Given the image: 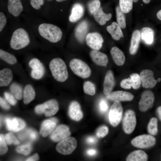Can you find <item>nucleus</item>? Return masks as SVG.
Returning <instances> with one entry per match:
<instances>
[{"label": "nucleus", "mask_w": 161, "mask_h": 161, "mask_svg": "<svg viewBox=\"0 0 161 161\" xmlns=\"http://www.w3.org/2000/svg\"><path fill=\"white\" fill-rule=\"evenodd\" d=\"M157 111L159 118L161 120V106H160L157 108Z\"/></svg>", "instance_id": "obj_54"}, {"label": "nucleus", "mask_w": 161, "mask_h": 161, "mask_svg": "<svg viewBox=\"0 0 161 161\" xmlns=\"http://www.w3.org/2000/svg\"><path fill=\"white\" fill-rule=\"evenodd\" d=\"M158 120L157 118L154 117L150 120L147 127L148 132L151 135H156L158 132Z\"/></svg>", "instance_id": "obj_35"}, {"label": "nucleus", "mask_w": 161, "mask_h": 161, "mask_svg": "<svg viewBox=\"0 0 161 161\" xmlns=\"http://www.w3.org/2000/svg\"><path fill=\"white\" fill-rule=\"evenodd\" d=\"M133 0V1L134 2H137L138 1V0Z\"/></svg>", "instance_id": "obj_58"}, {"label": "nucleus", "mask_w": 161, "mask_h": 161, "mask_svg": "<svg viewBox=\"0 0 161 161\" xmlns=\"http://www.w3.org/2000/svg\"><path fill=\"white\" fill-rule=\"evenodd\" d=\"M141 38L140 32L139 30H135L132 34L129 52L131 55L135 54L137 52Z\"/></svg>", "instance_id": "obj_26"}, {"label": "nucleus", "mask_w": 161, "mask_h": 161, "mask_svg": "<svg viewBox=\"0 0 161 161\" xmlns=\"http://www.w3.org/2000/svg\"><path fill=\"white\" fill-rule=\"evenodd\" d=\"M49 68L52 76L56 81L62 82L68 78L67 66L61 58H56L52 59L49 64Z\"/></svg>", "instance_id": "obj_1"}, {"label": "nucleus", "mask_w": 161, "mask_h": 161, "mask_svg": "<svg viewBox=\"0 0 161 161\" xmlns=\"http://www.w3.org/2000/svg\"><path fill=\"white\" fill-rule=\"evenodd\" d=\"M120 86L125 89H130L132 87V83L130 77L123 80L120 83Z\"/></svg>", "instance_id": "obj_46"}, {"label": "nucleus", "mask_w": 161, "mask_h": 161, "mask_svg": "<svg viewBox=\"0 0 161 161\" xmlns=\"http://www.w3.org/2000/svg\"><path fill=\"white\" fill-rule=\"evenodd\" d=\"M132 83V87L136 89L139 88L141 84L140 75L137 73L131 74L130 75Z\"/></svg>", "instance_id": "obj_38"}, {"label": "nucleus", "mask_w": 161, "mask_h": 161, "mask_svg": "<svg viewBox=\"0 0 161 161\" xmlns=\"http://www.w3.org/2000/svg\"><path fill=\"white\" fill-rule=\"evenodd\" d=\"M44 0H30L32 6L36 10H38L44 4Z\"/></svg>", "instance_id": "obj_47"}, {"label": "nucleus", "mask_w": 161, "mask_h": 161, "mask_svg": "<svg viewBox=\"0 0 161 161\" xmlns=\"http://www.w3.org/2000/svg\"><path fill=\"white\" fill-rule=\"evenodd\" d=\"M148 160L147 154L144 151L141 150L134 151L127 156V161H146Z\"/></svg>", "instance_id": "obj_29"}, {"label": "nucleus", "mask_w": 161, "mask_h": 161, "mask_svg": "<svg viewBox=\"0 0 161 161\" xmlns=\"http://www.w3.org/2000/svg\"><path fill=\"white\" fill-rule=\"evenodd\" d=\"M30 38L26 31L22 28H19L13 32L10 42L11 47L15 50L24 48L30 43Z\"/></svg>", "instance_id": "obj_3"}, {"label": "nucleus", "mask_w": 161, "mask_h": 161, "mask_svg": "<svg viewBox=\"0 0 161 161\" xmlns=\"http://www.w3.org/2000/svg\"><path fill=\"white\" fill-rule=\"evenodd\" d=\"M66 0H56L58 2H61Z\"/></svg>", "instance_id": "obj_57"}, {"label": "nucleus", "mask_w": 161, "mask_h": 161, "mask_svg": "<svg viewBox=\"0 0 161 161\" xmlns=\"http://www.w3.org/2000/svg\"><path fill=\"white\" fill-rule=\"evenodd\" d=\"M110 53L115 63L117 65H123L125 63V57L122 51L116 47L112 48Z\"/></svg>", "instance_id": "obj_25"}, {"label": "nucleus", "mask_w": 161, "mask_h": 161, "mask_svg": "<svg viewBox=\"0 0 161 161\" xmlns=\"http://www.w3.org/2000/svg\"><path fill=\"white\" fill-rule=\"evenodd\" d=\"M39 157L37 153L29 157L26 159V161H37L39 160Z\"/></svg>", "instance_id": "obj_53"}, {"label": "nucleus", "mask_w": 161, "mask_h": 161, "mask_svg": "<svg viewBox=\"0 0 161 161\" xmlns=\"http://www.w3.org/2000/svg\"><path fill=\"white\" fill-rule=\"evenodd\" d=\"M58 110V102L54 99L50 100L43 103L37 105L35 108V111L37 114H44L46 117L54 115Z\"/></svg>", "instance_id": "obj_5"}, {"label": "nucleus", "mask_w": 161, "mask_h": 161, "mask_svg": "<svg viewBox=\"0 0 161 161\" xmlns=\"http://www.w3.org/2000/svg\"><path fill=\"white\" fill-rule=\"evenodd\" d=\"M133 0H119V6L124 13L130 12L133 8Z\"/></svg>", "instance_id": "obj_36"}, {"label": "nucleus", "mask_w": 161, "mask_h": 161, "mask_svg": "<svg viewBox=\"0 0 161 161\" xmlns=\"http://www.w3.org/2000/svg\"><path fill=\"white\" fill-rule=\"evenodd\" d=\"M5 123L7 129L14 132L22 130L26 126L25 122L21 119L18 118H7L5 120Z\"/></svg>", "instance_id": "obj_17"}, {"label": "nucleus", "mask_w": 161, "mask_h": 161, "mask_svg": "<svg viewBox=\"0 0 161 161\" xmlns=\"http://www.w3.org/2000/svg\"><path fill=\"white\" fill-rule=\"evenodd\" d=\"M83 89L84 93L89 95L93 96L95 93V85L90 81H86L84 83Z\"/></svg>", "instance_id": "obj_37"}, {"label": "nucleus", "mask_w": 161, "mask_h": 161, "mask_svg": "<svg viewBox=\"0 0 161 161\" xmlns=\"http://www.w3.org/2000/svg\"><path fill=\"white\" fill-rule=\"evenodd\" d=\"M70 69L77 76L83 78H89L91 74V70L84 61L78 58L72 59L69 63Z\"/></svg>", "instance_id": "obj_4"}, {"label": "nucleus", "mask_w": 161, "mask_h": 161, "mask_svg": "<svg viewBox=\"0 0 161 161\" xmlns=\"http://www.w3.org/2000/svg\"><path fill=\"white\" fill-rule=\"evenodd\" d=\"M97 150L94 148H89L86 151V154L88 156H93L97 154Z\"/></svg>", "instance_id": "obj_52"}, {"label": "nucleus", "mask_w": 161, "mask_h": 161, "mask_svg": "<svg viewBox=\"0 0 161 161\" xmlns=\"http://www.w3.org/2000/svg\"><path fill=\"white\" fill-rule=\"evenodd\" d=\"M156 139L153 136L149 134L138 136L132 140L131 144L135 147L142 148H147L154 146Z\"/></svg>", "instance_id": "obj_8"}, {"label": "nucleus", "mask_w": 161, "mask_h": 161, "mask_svg": "<svg viewBox=\"0 0 161 161\" xmlns=\"http://www.w3.org/2000/svg\"><path fill=\"white\" fill-rule=\"evenodd\" d=\"M70 134L69 127L65 125H61L53 131L50 137L54 142H58L69 137Z\"/></svg>", "instance_id": "obj_12"}, {"label": "nucleus", "mask_w": 161, "mask_h": 161, "mask_svg": "<svg viewBox=\"0 0 161 161\" xmlns=\"http://www.w3.org/2000/svg\"><path fill=\"white\" fill-rule=\"evenodd\" d=\"M35 92L33 86L27 84L25 86L23 92V102L25 104L30 103L35 98Z\"/></svg>", "instance_id": "obj_28"}, {"label": "nucleus", "mask_w": 161, "mask_h": 161, "mask_svg": "<svg viewBox=\"0 0 161 161\" xmlns=\"http://www.w3.org/2000/svg\"><path fill=\"white\" fill-rule=\"evenodd\" d=\"M115 80L112 71L109 70L105 75L103 84V92L107 95L113 89L115 85Z\"/></svg>", "instance_id": "obj_19"}, {"label": "nucleus", "mask_w": 161, "mask_h": 161, "mask_svg": "<svg viewBox=\"0 0 161 161\" xmlns=\"http://www.w3.org/2000/svg\"><path fill=\"white\" fill-rule=\"evenodd\" d=\"M7 143L5 140L4 136L3 134L0 135V153L3 154L6 153L8 150L7 145Z\"/></svg>", "instance_id": "obj_43"}, {"label": "nucleus", "mask_w": 161, "mask_h": 161, "mask_svg": "<svg viewBox=\"0 0 161 161\" xmlns=\"http://www.w3.org/2000/svg\"><path fill=\"white\" fill-rule=\"evenodd\" d=\"M100 2L99 0H92L88 4L89 12L91 14H94L100 7Z\"/></svg>", "instance_id": "obj_40"}, {"label": "nucleus", "mask_w": 161, "mask_h": 161, "mask_svg": "<svg viewBox=\"0 0 161 161\" xmlns=\"http://www.w3.org/2000/svg\"><path fill=\"white\" fill-rule=\"evenodd\" d=\"M10 90L17 100H20L22 97L23 91L21 86L18 84L16 83H12L10 86Z\"/></svg>", "instance_id": "obj_33"}, {"label": "nucleus", "mask_w": 161, "mask_h": 161, "mask_svg": "<svg viewBox=\"0 0 161 161\" xmlns=\"http://www.w3.org/2000/svg\"><path fill=\"white\" fill-rule=\"evenodd\" d=\"M7 8L10 13L15 17L18 16L23 10L20 0H8Z\"/></svg>", "instance_id": "obj_21"}, {"label": "nucleus", "mask_w": 161, "mask_h": 161, "mask_svg": "<svg viewBox=\"0 0 161 161\" xmlns=\"http://www.w3.org/2000/svg\"><path fill=\"white\" fill-rule=\"evenodd\" d=\"M154 100V94L151 91H144L141 95V99L138 104L140 110L144 112L151 108L153 105Z\"/></svg>", "instance_id": "obj_13"}, {"label": "nucleus", "mask_w": 161, "mask_h": 161, "mask_svg": "<svg viewBox=\"0 0 161 161\" xmlns=\"http://www.w3.org/2000/svg\"><path fill=\"white\" fill-rule=\"evenodd\" d=\"M38 30L42 37L52 43L59 41L62 36L61 29L52 24L42 23L39 26Z\"/></svg>", "instance_id": "obj_2"}, {"label": "nucleus", "mask_w": 161, "mask_h": 161, "mask_svg": "<svg viewBox=\"0 0 161 161\" xmlns=\"http://www.w3.org/2000/svg\"><path fill=\"white\" fill-rule=\"evenodd\" d=\"M86 142L89 145H93L96 144L97 142V138L94 136H89L86 139Z\"/></svg>", "instance_id": "obj_49"}, {"label": "nucleus", "mask_w": 161, "mask_h": 161, "mask_svg": "<svg viewBox=\"0 0 161 161\" xmlns=\"http://www.w3.org/2000/svg\"><path fill=\"white\" fill-rule=\"evenodd\" d=\"M106 29L113 38L115 40H119L121 38L123 37L120 27L116 22H112L111 25L107 27Z\"/></svg>", "instance_id": "obj_27"}, {"label": "nucleus", "mask_w": 161, "mask_h": 161, "mask_svg": "<svg viewBox=\"0 0 161 161\" xmlns=\"http://www.w3.org/2000/svg\"><path fill=\"white\" fill-rule=\"evenodd\" d=\"M0 106L5 109L8 110L10 108V105L4 99L0 97Z\"/></svg>", "instance_id": "obj_50"}, {"label": "nucleus", "mask_w": 161, "mask_h": 161, "mask_svg": "<svg viewBox=\"0 0 161 161\" xmlns=\"http://www.w3.org/2000/svg\"><path fill=\"white\" fill-rule=\"evenodd\" d=\"M93 14L96 21L102 25L109 20L112 16L111 13L106 14L104 13L101 7H100Z\"/></svg>", "instance_id": "obj_30"}, {"label": "nucleus", "mask_w": 161, "mask_h": 161, "mask_svg": "<svg viewBox=\"0 0 161 161\" xmlns=\"http://www.w3.org/2000/svg\"><path fill=\"white\" fill-rule=\"evenodd\" d=\"M29 65L32 69L31 75L35 79H39L43 77L45 73L44 66L38 58H34L29 62Z\"/></svg>", "instance_id": "obj_11"}, {"label": "nucleus", "mask_w": 161, "mask_h": 161, "mask_svg": "<svg viewBox=\"0 0 161 161\" xmlns=\"http://www.w3.org/2000/svg\"><path fill=\"white\" fill-rule=\"evenodd\" d=\"M143 2L145 4H148L150 1L151 0H142Z\"/></svg>", "instance_id": "obj_56"}, {"label": "nucleus", "mask_w": 161, "mask_h": 161, "mask_svg": "<svg viewBox=\"0 0 161 161\" xmlns=\"http://www.w3.org/2000/svg\"><path fill=\"white\" fill-rule=\"evenodd\" d=\"M7 23V19L4 14L2 12L0 13V31L3 30Z\"/></svg>", "instance_id": "obj_48"}, {"label": "nucleus", "mask_w": 161, "mask_h": 161, "mask_svg": "<svg viewBox=\"0 0 161 161\" xmlns=\"http://www.w3.org/2000/svg\"><path fill=\"white\" fill-rule=\"evenodd\" d=\"M157 18L161 21V9L159 10L157 14Z\"/></svg>", "instance_id": "obj_55"}, {"label": "nucleus", "mask_w": 161, "mask_h": 161, "mask_svg": "<svg viewBox=\"0 0 161 161\" xmlns=\"http://www.w3.org/2000/svg\"><path fill=\"white\" fill-rule=\"evenodd\" d=\"M28 132L29 137L31 140H34L37 138L38 134L36 131L32 129H30Z\"/></svg>", "instance_id": "obj_51"}, {"label": "nucleus", "mask_w": 161, "mask_h": 161, "mask_svg": "<svg viewBox=\"0 0 161 161\" xmlns=\"http://www.w3.org/2000/svg\"><path fill=\"white\" fill-rule=\"evenodd\" d=\"M0 57L4 61L11 65L15 64L17 62L14 55L1 49H0Z\"/></svg>", "instance_id": "obj_32"}, {"label": "nucleus", "mask_w": 161, "mask_h": 161, "mask_svg": "<svg viewBox=\"0 0 161 161\" xmlns=\"http://www.w3.org/2000/svg\"><path fill=\"white\" fill-rule=\"evenodd\" d=\"M4 138L7 143L8 145L12 144L18 145L20 142L14 135L12 133L10 132L5 134Z\"/></svg>", "instance_id": "obj_41"}, {"label": "nucleus", "mask_w": 161, "mask_h": 161, "mask_svg": "<svg viewBox=\"0 0 161 161\" xmlns=\"http://www.w3.org/2000/svg\"><path fill=\"white\" fill-rule=\"evenodd\" d=\"M88 29V24L85 20L81 21L76 27L75 30V35L79 41H83L87 35Z\"/></svg>", "instance_id": "obj_20"}, {"label": "nucleus", "mask_w": 161, "mask_h": 161, "mask_svg": "<svg viewBox=\"0 0 161 161\" xmlns=\"http://www.w3.org/2000/svg\"><path fill=\"white\" fill-rule=\"evenodd\" d=\"M109 129L106 126L103 125L99 127L96 132V135L98 138L105 137L108 133Z\"/></svg>", "instance_id": "obj_42"}, {"label": "nucleus", "mask_w": 161, "mask_h": 161, "mask_svg": "<svg viewBox=\"0 0 161 161\" xmlns=\"http://www.w3.org/2000/svg\"><path fill=\"white\" fill-rule=\"evenodd\" d=\"M90 57L96 65L101 66H106L108 62L107 55L97 50H93L90 52Z\"/></svg>", "instance_id": "obj_18"}, {"label": "nucleus", "mask_w": 161, "mask_h": 161, "mask_svg": "<svg viewBox=\"0 0 161 161\" xmlns=\"http://www.w3.org/2000/svg\"><path fill=\"white\" fill-rule=\"evenodd\" d=\"M137 120L134 112L129 109L125 113L123 119L122 125L124 131L127 134H131L134 130Z\"/></svg>", "instance_id": "obj_9"}, {"label": "nucleus", "mask_w": 161, "mask_h": 161, "mask_svg": "<svg viewBox=\"0 0 161 161\" xmlns=\"http://www.w3.org/2000/svg\"><path fill=\"white\" fill-rule=\"evenodd\" d=\"M86 40L87 45L93 50H98L102 46L103 39L101 35L97 32L87 34Z\"/></svg>", "instance_id": "obj_14"}, {"label": "nucleus", "mask_w": 161, "mask_h": 161, "mask_svg": "<svg viewBox=\"0 0 161 161\" xmlns=\"http://www.w3.org/2000/svg\"><path fill=\"white\" fill-rule=\"evenodd\" d=\"M13 75L12 70L5 68L0 71V86H6L8 85L12 81Z\"/></svg>", "instance_id": "obj_23"}, {"label": "nucleus", "mask_w": 161, "mask_h": 161, "mask_svg": "<svg viewBox=\"0 0 161 161\" xmlns=\"http://www.w3.org/2000/svg\"><path fill=\"white\" fill-rule=\"evenodd\" d=\"M84 9L83 5L79 3L74 4L72 9L69 19L71 22H75L80 19L83 16Z\"/></svg>", "instance_id": "obj_24"}, {"label": "nucleus", "mask_w": 161, "mask_h": 161, "mask_svg": "<svg viewBox=\"0 0 161 161\" xmlns=\"http://www.w3.org/2000/svg\"><path fill=\"white\" fill-rule=\"evenodd\" d=\"M141 37L143 41L146 44H151L153 42L154 32L149 27H144L141 30Z\"/></svg>", "instance_id": "obj_31"}, {"label": "nucleus", "mask_w": 161, "mask_h": 161, "mask_svg": "<svg viewBox=\"0 0 161 161\" xmlns=\"http://www.w3.org/2000/svg\"><path fill=\"white\" fill-rule=\"evenodd\" d=\"M32 150V146L29 143L21 145L18 147L16 149V151L18 153L27 155L29 154Z\"/></svg>", "instance_id": "obj_39"}, {"label": "nucleus", "mask_w": 161, "mask_h": 161, "mask_svg": "<svg viewBox=\"0 0 161 161\" xmlns=\"http://www.w3.org/2000/svg\"><path fill=\"white\" fill-rule=\"evenodd\" d=\"M68 113L70 118L75 121H79L83 117V114L80 106L76 101H73L70 103Z\"/></svg>", "instance_id": "obj_16"}, {"label": "nucleus", "mask_w": 161, "mask_h": 161, "mask_svg": "<svg viewBox=\"0 0 161 161\" xmlns=\"http://www.w3.org/2000/svg\"><path fill=\"white\" fill-rule=\"evenodd\" d=\"M77 145L76 139L74 137H69L59 142L56 146V149L61 154L68 155L73 152Z\"/></svg>", "instance_id": "obj_7"}, {"label": "nucleus", "mask_w": 161, "mask_h": 161, "mask_svg": "<svg viewBox=\"0 0 161 161\" xmlns=\"http://www.w3.org/2000/svg\"><path fill=\"white\" fill-rule=\"evenodd\" d=\"M57 123L51 119L46 120L42 123L40 130V133L43 137H47L54 130Z\"/></svg>", "instance_id": "obj_22"}, {"label": "nucleus", "mask_w": 161, "mask_h": 161, "mask_svg": "<svg viewBox=\"0 0 161 161\" xmlns=\"http://www.w3.org/2000/svg\"><path fill=\"white\" fill-rule=\"evenodd\" d=\"M99 108L100 112L102 113H104L107 111L108 105L105 100L102 99L100 100L99 104Z\"/></svg>", "instance_id": "obj_45"}, {"label": "nucleus", "mask_w": 161, "mask_h": 161, "mask_svg": "<svg viewBox=\"0 0 161 161\" xmlns=\"http://www.w3.org/2000/svg\"><path fill=\"white\" fill-rule=\"evenodd\" d=\"M106 98L110 100L119 101H131L134 97V95L131 93L126 91H117L111 92L106 95Z\"/></svg>", "instance_id": "obj_15"}, {"label": "nucleus", "mask_w": 161, "mask_h": 161, "mask_svg": "<svg viewBox=\"0 0 161 161\" xmlns=\"http://www.w3.org/2000/svg\"><path fill=\"white\" fill-rule=\"evenodd\" d=\"M117 20V24L121 28L124 29L126 26V19L124 13L122 11L119 6L116 8Z\"/></svg>", "instance_id": "obj_34"}, {"label": "nucleus", "mask_w": 161, "mask_h": 161, "mask_svg": "<svg viewBox=\"0 0 161 161\" xmlns=\"http://www.w3.org/2000/svg\"><path fill=\"white\" fill-rule=\"evenodd\" d=\"M123 114V109L120 101L116 100L111 106L109 112V122L112 126H116L120 122Z\"/></svg>", "instance_id": "obj_6"}, {"label": "nucleus", "mask_w": 161, "mask_h": 161, "mask_svg": "<svg viewBox=\"0 0 161 161\" xmlns=\"http://www.w3.org/2000/svg\"><path fill=\"white\" fill-rule=\"evenodd\" d=\"M141 83L145 88H152L154 87L157 82H160L161 79L159 78L155 80L154 77L153 72L149 69H144L140 73Z\"/></svg>", "instance_id": "obj_10"}, {"label": "nucleus", "mask_w": 161, "mask_h": 161, "mask_svg": "<svg viewBox=\"0 0 161 161\" xmlns=\"http://www.w3.org/2000/svg\"><path fill=\"white\" fill-rule=\"evenodd\" d=\"M4 97L6 100L12 105H15L17 103V101L15 96L12 94L5 92L4 93Z\"/></svg>", "instance_id": "obj_44"}, {"label": "nucleus", "mask_w": 161, "mask_h": 161, "mask_svg": "<svg viewBox=\"0 0 161 161\" xmlns=\"http://www.w3.org/2000/svg\"></svg>", "instance_id": "obj_59"}]
</instances>
